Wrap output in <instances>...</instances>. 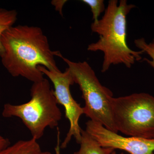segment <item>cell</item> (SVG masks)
I'll list each match as a JSON object with an SVG mask.
<instances>
[{
    "mask_svg": "<svg viewBox=\"0 0 154 154\" xmlns=\"http://www.w3.org/2000/svg\"><path fill=\"white\" fill-rule=\"evenodd\" d=\"M135 45L140 51H143L151 58V60L145 58L143 60L146 62L149 65L154 69V38L150 43H147L144 38H141L135 39L134 41Z\"/></svg>",
    "mask_w": 154,
    "mask_h": 154,
    "instance_id": "obj_11",
    "label": "cell"
},
{
    "mask_svg": "<svg viewBox=\"0 0 154 154\" xmlns=\"http://www.w3.org/2000/svg\"><path fill=\"white\" fill-rule=\"evenodd\" d=\"M60 133H57V143L55 148V154H60Z\"/></svg>",
    "mask_w": 154,
    "mask_h": 154,
    "instance_id": "obj_15",
    "label": "cell"
},
{
    "mask_svg": "<svg viewBox=\"0 0 154 154\" xmlns=\"http://www.w3.org/2000/svg\"><path fill=\"white\" fill-rule=\"evenodd\" d=\"M83 3L88 5L91 9L93 14V23H96L99 21V17L105 9L103 0H83Z\"/></svg>",
    "mask_w": 154,
    "mask_h": 154,
    "instance_id": "obj_12",
    "label": "cell"
},
{
    "mask_svg": "<svg viewBox=\"0 0 154 154\" xmlns=\"http://www.w3.org/2000/svg\"><path fill=\"white\" fill-rule=\"evenodd\" d=\"M10 145H11V143L8 139L0 135V151Z\"/></svg>",
    "mask_w": 154,
    "mask_h": 154,
    "instance_id": "obj_13",
    "label": "cell"
},
{
    "mask_svg": "<svg viewBox=\"0 0 154 154\" xmlns=\"http://www.w3.org/2000/svg\"><path fill=\"white\" fill-rule=\"evenodd\" d=\"M38 69L52 82L57 101L58 104L64 107L66 117L69 122V129L60 145V149H65L73 137L77 143L80 144L82 128L79 121L81 116L84 114V111L83 107L73 99L71 94L70 87L75 83L70 71L68 68L63 72L60 70H49L42 66H38Z\"/></svg>",
    "mask_w": 154,
    "mask_h": 154,
    "instance_id": "obj_6",
    "label": "cell"
},
{
    "mask_svg": "<svg viewBox=\"0 0 154 154\" xmlns=\"http://www.w3.org/2000/svg\"><path fill=\"white\" fill-rule=\"evenodd\" d=\"M80 148L74 154H111L114 149L102 147L86 131L81 130Z\"/></svg>",
    "mask_w": 154,
    "mask_h": 154,
    "instance_id": "obj_8",
    "label": "cell"
},
{
    "mask_svg": "<svg viewBox=\"0 0 154 154\" xmlns=\"http://www.w3.org/2000/svg\"><path fill=\"white\" fill-rule=\"evenodd\" d=\"M17 19V12L15 10H8L0 8V52L2 50L1 37L7 29L14 26Z\"/></svg>",
    "mask_w": 154,
    "mask_h": 154,
    "instance_id": "obj_10",
    "label": "cell"
},
{
    "mask_svg": "<svg viewBox=\"0 0 154 154\" xmlns=\"http://www.w3.org/2000/svg\"><path fill=\"white\" fill-rule=\"evenodd\" d=\"M116 129L129 137L154 138V97L134 94L111 99Z\"/></svg>",
    "mask_w": 154,
    "mask_h": 154,
    "instance_id": "obj_5",
    "label": "cell"
},
{
    "mask_svg": "<svg viewBox=\"0 0 154 154\" xmlns=\"http://www.w3.org/2000/svg\"><path fill=\"white\" fill-rule=\"evenodd\" d=\"M57 56L67 64L74 83L79 86L85 102L83 107L84 114L92 121L117 133L111 107L112 92L102 85L94 69L87 61H72L63 57L60 52Z\"/></svg>",
    "mask_w": 154,
    "mask_h": 154,
    "instance_id": "obj_4",
    "label": "cell"
},
{
    "mask_svg": "<svg viewBox=\"0 0 154 154\" xmlns=\"http://www.w3.org/2000/svg\"><path fill=\"white\" fill-rule=\"evenodd\" d=\"M58 2H56V1H54V2H53V5L54 6H56V9H57L58 11H60V12H61L62 8L64 4L66 2V1H57Z\"/></svg>",
    "mask_w": 154,
    "mask_h": 154,
    "instance_id": "obj_14",
    "label": "cell"
},
{
    "mask_svg": "<svg viewBox=\"0 0 154 154\" xmlns=\"http://www.w3.org/2000/svg\"><path fill=\"white\" fill-rule=\"evenodd\" d=\"M134 5L126 0H110L102 19L92 23V32L99 35V40L88 45V50L104 53L102 72L107 71L112 65L122 64L131 68L142 60V51L132 50L127 42V17Z\"/></svg>",
    "mask_w": 154,
    "mask_h": 154,
    "instance_id": "obj_2",
    "label": "cell"
},
{
    "mask_svg": "<svg viewBox=\"0 0 154 154\" xmlns=\"http://www.w3.org/2000/svg\"><path fill=\"white\" fill-rule=\"evenodd\" d=\"M42 152L38 141L33 138L18 141L0 151V154H39Z\"/></svg>",
    "mask_w": 154,
    "mask_h": 154,
    "instance_id": "obj_9",
    "label": "cell"
},
{
    "mask_svg": "<svg viewBox=\"0 0 154 154\" xmlns=\"http://www.w3.org/2000/svg\"><path fill=\"white\" fill-rule=\"evenodd\" d=\"M1 43V61L12 76L23 77L34 83L45 79L39 66L60 71L54 58L59 51L51 50L47 36L39 27L12 26L2 33Z\"/></svg>",
    "mask_w": 154,
    "mask_h": 154,
    "instance_id": "obj_1",
    "label": "cell"
},
{
    "mask_svg": "<svg viewBox=\"0 0 154 154\" xmlns=\"http://www.w3.org/2000/svg\"><path fill=\"white\" fill-rule=\"evenodd\" d=\"M111 154H116V153L115 151H113V152H112V153H111ZM121 154H124L122 153H121Z\"/></svg>",
    "mask_w": 154,
    "mask_h": 154,
    "instance_id": "obj_17",
    "label": "cell"
},
{
    "mask_svg": "<svg viewBox=\"0 0 154 154\" xmlns=\"http://www.w3.org/2000/svg\"><path fill=\"white\" fill-rule=\"evenodd\" d=\"M52 154L51 152L48 151L42 152L40 154Z\"/></svg>",
    "mask_w": 154,
    "mask_h": 154,
    "instance_id": "obj_16",
    "label": "cell"
},
{
    "mask_svg": "<svg viewBox=\"0 0 154 154\" xmlns=\"http://www.w3.org/2000/svg\"><path fill=\"white\" fill-rule=\"evenodd\" d=\"M30 96V101L24 104H5L2 115L5 118L20 119L30 131L32 138L38 140L43 136L46 128L57 127L62 114L54 90L47 79L33 83Z\"/></svg>",
    "mask_w": 154,
    "mask_h": 154,
    "instance_id": "obj_3",
    "label": "cell"
},
{
    "mask_svg": "<svg viewBox=\"0 0 154 154\" xmlns=\"http://www.w3.org/2000/svg\"><path fill=\"white\" fill-rule=\"evenodd\" d=\"M86 124V131L102 147L122 150L130 154H154V138L125 137L91 120Z\"/></svg>",
    "mask_w": 154,
    "mask_h": 154,
    "instance_id": "obj_7",
    "label": "cell"
}]
</instances>
